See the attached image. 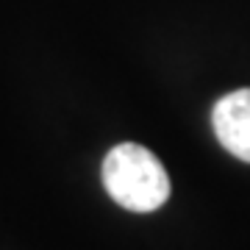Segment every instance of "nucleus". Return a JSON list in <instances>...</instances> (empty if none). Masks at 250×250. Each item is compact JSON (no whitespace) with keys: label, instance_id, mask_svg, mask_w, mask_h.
<instances>
[{"label":"nucleus","instance_id":"1","mask_svg":"<svg viewBox=\"0 0 250 250\" xmlns=\"http://www.w3.org/2000/svg\"><path fill=\"white\" fill-rule=\"evenodd\" d=\"M103 187L128 211H156L170 197V175L145 145L123 142L103 159Z\"/></svg>","mask_w":250,"mask_h":250},{"label":"nucleus","instance_id":"2","mask_svg":"<svg viewBox=\"0 0 250 250\" xmlns=\"http://www.w3.org/2000/svg\"><path fill=\"white\" fill-rule=\"evenodd\" d=\"M211 125L225 150L250 164V89L228 92L217 100Z\"/></svg>","mask_w":250,"mask_h":250}]
</instances>
